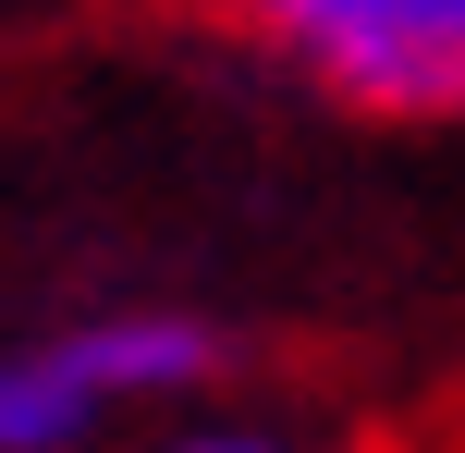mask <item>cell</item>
<instances>
[{
  "instance_id": "cell-1",
  "label": "cell",
  "mask_w": 465,
  "mask_h": 453,
  "mask_svg": "<svg viewBox=\"0 0 465 453\" xmlns=\"http://www.w3.org/2000/svg\"><path fill=\"white\" fill-rule=\"evenodd\" d=\"M306 86L355 98V111L453 123L465 111V0H196Z\"/></svg>"
},
{
  "instance_id": "cell-2",
  "label": "cell",
  "mask_w": 465,
  "mask_h": 453,
  "mask_svg": "<svg viewBox=\"0 0 465 453\" xmlns=\"http://www.w3.org/2000/svg\"><path fill=\"white\" fill-rule=\"evenodd\" d=\"M209 356L221 343L196 331V319H160V307L74 319V331H49V343H13V356H0V453H62L111 405H160V392L209 380Z\"/></svg>"
},
{
  "instance_id": "cell-3",
  "label": "cell",
  "mask_w": 465,
  "mask_h": 453,
  "mask_svg": "<svg viewBox=\"0 0 465 453\" xmlns=\"http://www.w3.org/2000/svg\"><path fill=\"white\" fill-rule=\"evenodd\" d=\"M172 453H282V441H257V429H196V441H172Z\"/></svg>"
}]
</instances>
